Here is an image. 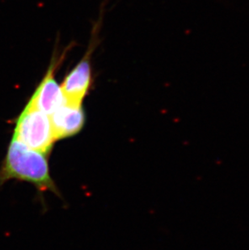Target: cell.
Instances as JSON below:
<instances>
[{
	"mask_svg": "<svg viewBox=\"0 0 249 250\" xmlns=\"http://www.w3.org/2000/svg\"><path fill=\"white\" fill-rule=\"evenodd\" d=\"M11 180L28 182L39 191H51L59 195L50 176L46 155L29 148L14 138L11 139L0 166V187Z\"/></svg>",
	"mask_w": 249,
	"mask_h": 250,
	"instance_id": "6da1fadb",
	"label": "cell"
},
{
	"mask_svg": "<svg viewBox=\"0 0 249 250\" xmlns=\"http://www.w3.org/2000/svg\"><path fill=\"white\" fill-rule=\"evenodd\" d=\"M12 138L45 155L51 152L56 141L50 116L28 103L15 121Z\"/></svg>",
	"mask_w": 249,
	"mask_h": 250,
	"instance_id": "7a4b0ae2",
	"label": "cell"
},
{
	"mask_svg": "<svg viewBox=\"0 0 249 250\" xmlns=\"http://www.w3.org/2000/svg\"><path fill=\"white\" fill-rule=\"evenodd\" d=\"M55 69L56 63L53 62L50 68L48 69L47 73L28 102L31 106L49 116L66 102L61 85L54 79Z\"/></svg>",
	"mask_w": 249,
	"mask_h": 250,
	"instance_id": "3957f363",
	"label": "cell"
},
{
	"mask_svg": "<svg viewBox=\"0 0 249 250\" xmlns=\"http://www.w3.org/2000/svg\"><path fill=\"white\" fill-rule=\"evenodd\" d=\"M55 140L77 135L84 126L86 115L82 104L66 102L50 115Z\"/></svg>",
	"mask_w": 249,
	"mask_h": 250,
	"instance_id": "277c9868",
	"label": "cell"
},
{
	"mask_svg": "<svg viewBox=\"0 0 249 250\" xmlns=\"http://www.w3.org/2000/svg\"><path fill=\"white\" fill-rule=\"evenodd\" d=\"M92 84L90 56L85 57L64 79L61 87L66 102L82 104Z\"/></svg>",
	"mask_w": 249,
	"mask_h": 250,
	"instance_id": "5b68a950",
	"label": "cell"
}]
</instances>
